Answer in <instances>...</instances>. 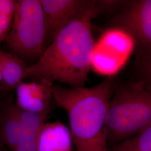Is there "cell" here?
I'll return each instance as SVG.
<instances>
[{
  "label": "cell",
  "mask_w": 151,
  "mask_h": 151,
  "mask_svg": "<svg viewBox=\"0 0 151 151\" xmlns=\"http://www.w3.org/2000/svg\"><path fill=\"white\" fill-rule=\"evenodd\" d=\"M151 125L150 89L142 81L116 83L106 119L108 146L133 137Z\"/></svg>",
  "instance_id": "3"
},
{
  "label": "cell",
  "mask_w": 151,
  "mask_h": 151,
  "mask_svg": "<svg viewBox=\"0 0 151 151\" xmlns=\"http://www.w3.org/2000/svg\"><path fill=\"white\" fill-rule=\"evenodd\" d=\"M1 71V59H0V72Z\"/></svg>",
  "instance_id": "17"
},
{
  "label": "cell",
  "mask_w": 151,
  "mask_h": 151,
  "mask_svg": "<svg viewBox=\"0 0 151 151\" xmlns=\"http://www.w3.org/2000/svg\"><path fill=\"white\" fill-rule=\"evenodd\" d=\"M17 1L0 0V17L14 15Z\"/></svg>",
  "instance_id": "15"
},
{
  "label": "cell",
  "mask_w": 151,
  "mask_h": 151,
  "mask_svg": "<svg viewBox=\"0 0 151 151\" xmlns=\"http://www.w3.org/2000/svg\"><path fill=\"white\" fill-rule=\"evenodd\" d=\"M38 151H73L70 129L60 121L45 122L39 134Z\"/></svg>",
  "instance_id": "10"
},
{
  "label": "cell",
  "mask_w": 151,
  "mask_h": 151,
  "mask_svg": "<svg viewBox=\"0 0 151 151\" xmlns=\"http://www.w3.org/2000/svg\"><path fill=\"white\" fill-rule=\"evenodd\" d=\"M90 4L75 20L58 33L36 63L27 66L23 80L58 81L70 87H84L91 70L95 42L91 22L100 11Z\"/></svg>",
  "instance_id": "1"
},
{
  "label": "cell",
  "mask_w": 151,
  "mask_h": 151,
  "mask_svg": "<svg viewBox=\"0 0 151 151\" xmlns=\"http://www.w3.org/2000/svg\"><path fill=\"white\" fill-rule=\"evenodd\" d=\"M135 44V39L123 29L109 28L95 43L91 69L100 75L112 77L127 63Z\"/></svg>",
  "instance_id": "5"
},
{
  "label": "cell",
  "mask_w": 151,
  "mask_h": 151,
  "mask_svg": "<svg viewBox=\"0 0 151 151\" xmlns=\"http://www.w3.org/2000/svg\"><path fill=\"white\" fill-rule=\"evenodd\" d=\"M1 69L3 76L2 90H11L16 88L22 81L27 66L16 55L0 49Z\"/></svg>",
  "instance_id": "12"
},
{
  "label": "cell",
  "mask_w": 151,
  "mask_h": 151,
  "mask_svg": "<svg viewBox=\"0 0 151 151\" xmlns=\"http://www.w3.org/2000/svg\"><path fill=\"white\" fill-rule=\"evenodd\" d=\"M0 151H10L5 146L0 137Z\"/></svg>",
  "instance_id": "16"
},
{
  "label": "cell",
  "mask_w": 151,
  "mask_h": 151,
  "mask_svg": "<svg viewBox=\"0 0 151 151\" xmlns=\"http://www.w3.org/2000/svg\"><path fill=\"white\" fill-rule=\"evenodd\" d=\"M113 27L130 34L142 47L150 50L151 1L138 0L130 3L111 21Z\"/></svg>",
  "instance_id": "6"
},
{
  "label": "cell",
  "mask_w": 151,
  "mask_h": 151,
  "mask_svg": "<svg viewBox=\"0 0 151 151\" xmlns=\"http://www.w3.org/2000/svg\"><path fill=\"white\" fill-rule=\"evenodd\" d=\"M21 132L20 109L10 100L0 102V137L9 151H15Z\"/></svg>",
  "instance_id": "9"
},
{
  "label": "cell",
  "mask_w": 151,
  "mask_h": 151,
  "mask_svg": "<svg viewBox=\"0 0 151 151\" xmlns=\"http://www.w3.org/2000/svg\"><path fill=\"white\" fill-rule=\"evenodd\" d=\"M51 110L32 113L20 110L22 132L15 151H38L39 134Z\"/></svg>",
  "instance_id": "11"
},
{
  "label": "cell",
  "mask_w": 151,
  "mask_h": 151,
  "mask_svg": "<svg viewBox=\"0 0 151 151\" xmlns=\"http://www.w3.org/2000/svg\"><path fill=\"white\" fill-rule=\"evenodd\" d=\"M116 82L108 77L90 88H52L56 105L67 114L76 151H109L106 119Z\"/></svg>",
  "instance_id": "2"
},
{
  "label": "cell",
  "mask_w": 151,
  "mask_h": 151,
  "mask_svg": "<svg viewBox=\"0 0 151 151\" xmlns=\"http://www.w3.org/2000/svg\"><path fill=\"white\" fill-rule=\"evenodd\" d=\"M12 15L0 17V43L6 40L11 29Z\"/></svg>",
  "instance_id": "14"
},
{
  "label": "cell",
  "mask_w": 151,
  "mask_h": 151,
  "mask_svg": "<svg viewBox=\"0 0 151 151\" xmlns=\"http://www.w3.org/2000/svg\"><path fill=\"white\" fill-rule=\"evenodd\" d=\"M6 40L17 55L25 58H40L45 42L40 0L17 1L11 29Z\"/></svg>",
  "instance_id": "4"
},
{
  "label": "cell",
  "mask_w": 151,
  "mask_h": 151,
  "mask_svg": "<svg viewBox=\"0 0 151 151\" xmlns=\"http://www.w3.org/2000/svg\"><path fill=\"white\" fill-rule=\"evenodd\" d=\"M52 82L22 81L16 87V106L24 111L41 113L52 109Z\"/></svg>",
  "instance_id": "8"
},
{
  "label": "cell",
  "mask_w": 151,
  "mask_h": 151,
  "mask_svg": "<svg viewBox=\"0 0 151 151\" xmlns=\"http://www.w3.org/2000/svg\"><path fill=\"white\" fill-rule=\"evenodd\" d=\"M109 151H151V125L139 134L109 148Z\"/></svg>",
  "instance_id": "13"
},
{
  "label": "cell",
  "mask_w": 151,
  "mask_h": 151,
  "mask_svg": "<svg viewBox=\"0 0 151 151\" xmlns=\"http://www.w3.org/2000/svg\"><path fill=\"white\" fill-rule=\"evenodd\" d=\"M91 2L88 0H40L45 42L51 43L58 33L80 16Z\"/></svg>",
  "instance_id": "7"
}]
</instances>
